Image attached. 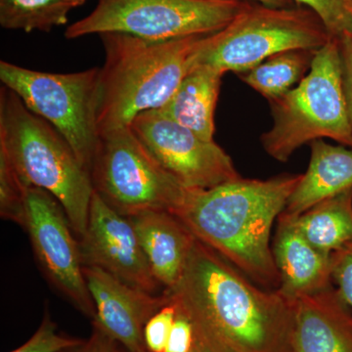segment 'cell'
I'll return each mask as SVG.
<instances>
[{"instance_id":"obj_31","label":"cell","mask_w":352,"mask_h":352,"mask_svg":"<svg viewBox=\"0 0 352 352\" xmlns=\"http://www.w3.org/2000/svg\"><path fill=\"white\" fill-rule=\"evenodd\" d=\"M109 352H129L124 346H120L115 340H111L110 346H109Z\"/></svg>"},{"instance_id":"obj_32","label":"cell","mask_w":352,"mask_h":352,"mask_svg":"<svg viewBox=\"0 0 352 352\" xmlns=\"http://www.w3.org/2000/svg\"><path fill=\"white\" fill-rule=\"evenodd\" d=\"M65 1L68 2L69 4H71L75 8V7L82 6L87 0H65Z\"/></svg>"},{"instance_id":"obj_23","label":"cell","mask_w":352,"mask_h":352,"mask_svg":"<svg viewBox=\"0 0 352 352\" xmlns=\"http://www.w3.org/2000/svg\"><path fill=\"white\" fill-rule=\"evenodd\" d=\"M298 6L309 9L318 16L333 38L352 34V0H293Z\"/></svg>"},{"instance_id":"obj_29","label":"cell","mask_w":352,"mask_h":352,"mask_svg":"<svg viewBox=\"0 0 352 352\" xmlns=\"http://www.w3.org/2000/svg\"><path fill=\"white\" fill-rule=\"evenodd\" d=\"M111 339L100 329L94 326L91 337L82 346L74 349L71 352H109Z\"/></svg>"},{"instance_id":"obj_30","label":"cell","mask_w":352,"mask_h":352,"mask_svg":"<svg viewBox=\"0 0 352 352\" xmlns=\"http://www.w3.org/2000/svg\"><path fill=\"white\" fill-rule=\"evenodd\" d=\"M243 1V0H242ZM258 4L270 7H276V8H287V7H293L295 2L293 0H251Z\"/></svg>"},{"instance_id":"obj_7","label":"cell","mask_w":352,"mask_h":352,"mask_svg":"<svg viewBox=\"0 0 352 352\" xmlns=\"http://www.w3.org/2000/svg\"><path fill=\"white\" fill-rule=\"evenodd\" d=\"M0 80L29 110L47 120L66 138L91 175L100 145L97 129L100 68L53 74L1 61Z\"/></svg>"},{"instance_id":"obj_33","label":"cell","mask_w":352,"mask_h":352,"mask_svg":"<svg viewBox=\"0 0 352 352\" xmlns=\"http://www.w3.org/2000/svg\"><path fill=\"white\" fill-rule=\"evenodd\" d=\"M191 352H204V351H201L200 347L197 346L196 344H194V346H193V349H192V351Z\"/></svg>"},{"instance_id":"obj_12","label":"cell","mask_w":352,"mask_h":352,"mask_svg":"<svg viewBox=\"0 0 352 352\" xmlns=\"http://www.w3.org/2000/svg\"><path fill=\"white\" fill-rule=\"evenodd\" d=\"M80 242L83 266H92L133 288L155 293L159 283L129 217L116 212L95 192L87 231Z\"/></svg>"},{"instance_id":"obj_1","label":"cell","mask_w":352,"mask_h":352,"mask_svg":"<svg viewBox=\"0 0 352 352\" xmlns=\"http://www.w3.org/2000/svg\"><path fill=\"white\" fill-rule=\"evenodd\" d=\"M164 295L204 352H293L294 302L258 288L198 239Z\"/></svg>"},{"instance_id":"obj_15","label":"cell","mask_w":352,"mask_h":352,"mask_svg":"<svg viewBox=\"0 0 352 352\" xmlns=\"http://www.w3.org/2000/svg\"><path fill=\"white\" fill-rule=\"evenodd\" d=\"M272 251L280 275L277 291L287 300L295 302L332 285V254L310 244L285 212L278 217Z\"/></svg>"},{"instance_id":"obj_11","label":"cell","mask_w":352,"mask_h":352,"mask_svg":"<svg viewBox=\"0 0 352 352\" xmlns=\"http://www.w3.org/2000/svg\"><path fill=\"white\" fill-rule=\"evenodd\" d=\"M160 164L190 189H210L241 177L232 159L214 140H206L157 110L139 113L131 126Z\"/></svg>"},{"instance_id":"obj_28","label":"cell","mask_w":352,"mask_h":352,"mask_svg":"<svg viewBox=\"0 0 352 352\" xmlns=\"http://www.w3.org/2000/svg\"><path fill=\"white\" fill-rule=\"evenodd\" d=\"M340 59H342V82L344 94L352 122V34L346 32L339 38Z\"/></svg>"},{"instance_id":"obj_8","label":"cell","mask_w":352,"mask_h":352,"mask_svg":"<svg viewBox=\"0 0 352 352\" xmlns=\"http://www.w3.org/2000/svg\"><path fill=\"white\" fill-rule=\"evenodd\" d=\"M242 0H98L87 17L67 28L68 39L120 32L152 41L208 36L241 12Z\"/></svg>"},{"instance_id":"obj_19","label":"cell","mask_w":352,"mask_h":352,"mask_svg":"<svg viewBox=\"0 0 352 352\" xmlns=\"http://www.w3.org/2000/svg\"><path fill=\"white\" fill-rule=\"evenodd\" d=\"M294 219L310 244L333 254L352 241V189L320 201Z\"/></svg>"},{"instance_id":"obj_9","label":"cell","mask_w":352,"mask_h":352,"mask_svg":"<svg viewBox=\"0 0 352 352\" xmlns=\"http://www.w3.org/2000/svg\"><path fill=\"white\" fill-rule=\"evenodd\" d=\"M91 179L95 192L126 217L152 210L173 214L190 189L164 170L131 126L100 136Z\"/></svg>"},{"instance_id":"obj_5","label":"cell","mask_w":352,"mask_h":352,"mask_svg":"<svg viewBox=\"0 0 352 352\" xmlns=\"http://www.w3.org/2000/svg\"><path fill=\"white\" fill-rule=\"evenodd\" d=\"M270 103L273 126L261 143L273 159L286 163L300 146L325 138L352 147L339 38L329 39L315 53L309 73Z\"/></svg>"},{"instance_id":"obj_4","label":"cell","mask_w":352,"mask_h":352,"mask_svg":"<svg viewBox=\"0 0 352 352\" xmlns=\"http://www.w3.org/2000/svg\"><path fill=\"white\" fill-rule=\"evenodd\" d=\"M0 147L28 187L44 189L59 201L80 239L94 193L91 175L66 138L6 85L0 89Z\"/></svg>"},{"instance_id":"obj_20","label":"cell","mask_w":352,"mask_h":352,"mask_svg":"<svg viewBox=\"0 0 352 352\" xmlns=\"http://www.w3.org/2000/svg\"><path fill=\"white\" fill-rule=\"evenodd\" d=\"M317 50H289L268 58L245 72L242 80L268 100L274 101L300 83Z\"/></svg>"},{"instance_id":"obj_34","label":"cell","mask_w":352,"mask_h":352,"mask_svg":"<svg viewBox=\"0 0 352 352\" xmlns=\"http://www.w3.org/2000/svg\"><path fill=\"white\" fill-rule=\"evenodd\" d=\"M73 349H69V351H63V352H71L72 351H73Z\"/></svg>"},{"instance_id":"obj_21","label":"cell","mask_w":352,"mask_h":352,"mask_svg":"<svg viewBox=\"0 0 352 352\" xmlns=\"http://www.w3.org/2000/svg\"><path fill=\"white\" fill-rule=\"evenodd\" d=\"M74 7L65 0H0V25L25 32L66 25Z\"/></svg>"},{"instance_id":"obj_22","label":"cell","mask_w":352,"mask_h":352,"mask_svg":"<svg viewBox=\"0 0 352 352\" xmlns=\"http://www.w3.org/2000/svg\"><path fill=\"white\" fill-rule=\"evenodd\" d=\"M28 187L6 150L0 147V214L24 226Z\"/></svg>"},{"instance_id":"obj_6","label":"cell","mask_w":352,"mask_h":352,"mask_svg":"<svg viewBox=\"0 0 352 352\" xmlns=\"http://www.w3.org/2000/svg\"><path fill=\"white\" fill-rule=\"evenodd\" d=\"M332 38L305 7L276 8L247 3L221 31L208 34L199 65L245 73L289 50H318Z\"/></svg>"},{"instance_id":"obj_17","label":"cell","mask_w":352,"mask_h":352,"mask_svg":"<svg viewBox=\"0 0 352 352\" xmlns=\"http://www.w3.org/2000/svg\"><path fill=\"white\" fill-rule=\"evenodd\" d=\"M352 189V150L323 139L311 142L307 173L302 175L284 212L298 217L320 201Z\"/></svg>"},{"instance_id":"obj_16","label":"cell","mask_w":352,"mask_h":352,"mask_svg":"<svg viewBox=\"0 0 352 352\" xmlns=\"http://www.w3.org/2000/svg\"><path fill=\"white\" fill-rule=\"evenodd\" d=\"M157 283L173 288L182 276L197 238L171 212L152 210L129 217Z\"/></svg>"},{"instance_id":"obj_10","label":"cell","mask_w":352,"mask_h":352,"mask_svg":"<svg viewBox=\"0 0 352 352\" xmlns=\"http://www.w3.org/2000/svg\"><path fill=\"white\" fill-rule=\"evenodd\" d=\"M25 229L44 276L80 314L94 321L96 309L83 275L80 242L59 201L50 192L30 187Z\"/></svg>"},{"instance_id":"obj_27","label":"cell","mask_w":352,"mask_h":352,"mask_svg":"<svg viewBox=\"0 0 352 352\" xmlns=\"http://www.w3.org/2000/svg\"><path fill=\"white\" fill-rule=\"evenodd\" d=\"M195 344L193 328L182 315H176L175 325L164 352H191Z\"/></svg>"},{"instance_id":"obj_35","label":"cell","mask_w":352,"mask_h":352,"mask_svg":"<svg viewBox=\"0 0 352 352\" xmlns=\"http://www.w3.org/2000/svg\"><path fill=\"white\" fill-rule=\"evenodd\" d=\"M351 17H352V4H351Z\"/></svg>"},{"instance_id":"obj_13","label":"cell","mask_w":352,"mask_h":352,"mask_svg":"<svg viewBox=\"0 0 352 352\" xmlns=\"http://www.w3.org/2000/svg\"><path fill=\"white\" fill-rule=\"evenodd\" d=\"M83 275L96 309L94 326L127 351L149 352L144 342L145 325L170 303L168 296L133 288L98 267L83 266Z\"/></svg>"},{"instance_id":"obj_24","label":"cell","mask_w":352,"mask_h":352,"mask_svg":"<svg viewBox=\"0 0 352 352\" xmlns=\"http://www.w3.org/2000/svg\"><path fill=\"white\" fill-rule=\"evenodd\" d=\"M87 340L63 335L47 309L36 333L24 344L10 352H63L82 346Z\"/></svg>"},{"instance_id":"obj_14","label":"cell","mask_w":352,"mask_h":352,"mask_svg":"<svg viewBox=\"0 0 352 352\" xmlns=\"http://www.w3.org/2000/svg\"><path fill=\"white\" fill-rule=\"evenodd\" d=\"M293 352H352V310L332 285L294 302Z\"/></svg>"},{"instance_id":"obj_26","label":"cell","mask_w":352,"mask_h":352,"mask_svg":"<svg viewBox=\"0 0 352 352\" xmlns=\"http://www.w3.org/2000/svg\"><path fill=\"white\" fill-rule=\"evenodd\" d=\"M332 280L352 309V241L333 252Z\"/></svg>"},{"instance_id":"obj_3","label":"cell","mask_w":352,"mask_h":352,"mask_svg":"<svg viewBox=\"0 0 352 352\" xmlns=\"http://www.w3.org/2000/svg\"><path fill=\"white\" fill-rule=\"evenodd\" d=\"M99 135L129 126L139 113L162 109L199 66L208 36L152 41L120 32L100 34Z\"/></svg>"},{"instance_id":"obj_18","label":"cell","mask_w":352,"mask_h":352,"mask_svg":"<svg viewBox=\"0 0 352 352\" xmlns=\"http://www.w3.org/2000/svg\"><path fill=\"white\" fill-rule=\"evenodd\" d=\"M223 75L208 65H199L160 110L201 138L214 140V111Z\"/></svg>"},{"instance_id":"obj_25","label":"cell","mask_w":352,"mask_h":352,"mask_svg":"<svg viewBox=\"0 0 352 352\" xmlns=\"http://www.w3.org/2000/svg\"><path fill=\"white\" fill-rule=\"evenodd\" d=\"M176 308L168 303L153 315L144 328V342L149 352H164L176 319Z\"/></svg>"},{"instance_id":"obj_2","label":"cell","mask_w":352,"mask_h":352,"mask_svg":"<svg viewBox=\"0 0 352 352\" xmlns=\"http://www.w3.org/2000/svg\"><path fill=\"white\" fill-rule=\"evenodd\" d=\"M300 177H239L214 188L189 189L173 214L252 281L277 289L280 275L270 245L271 229Z\"/></svg>"}]
</instances>
